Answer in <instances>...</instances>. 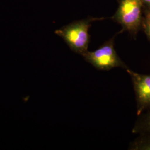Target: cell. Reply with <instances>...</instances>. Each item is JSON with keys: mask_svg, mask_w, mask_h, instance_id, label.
Listing matches in <instances>:
<instances>
[{"mask_svg": "<svg viewBox=\"0 0 150 150\" xmlns=\"http://www.w3.org/2000/svg\"><path fill=\"white\" fill-rule=\"evenodd\" d=\"M141 1L144 5V7L150 10V0H141Z\"/></svg>", "mask_w": 150, "mask_h": 150, "instance_id": "obj_8", "label": "cell"}, {"mask_svg": "<svg viewBox=\"0 0 150 150\" xmlns=\"http://www.w3.org/2000/svg\"><path fill=\"white\" fill-rule=\"evenodd\" d=\"M117 10L112 19L136 37L142 28L144 5L141 0H118Z\"/></svg>", "mask_w": 150, "mask_h": 150, "instance_id": "obj_2", "label": "cell"}, {"mask_svg": "<svg viewBox=\"0 0 150 150\" xmlns=\"http://www.w3.org/2000/svg\"><path fill=\"white\" fill-rule=\"evenodd\" d=\"M142 28L150 41V10L144 7Z\"/></svg>", "mask_w": 150, "mask_h": 150, "instance_id": "obj_7", "label": "cell"}, {"mask_svg": "<svg viewBox=\"0 0 150 150\" xmlns=\"http://www.w3.org/2000/svg\"><path fill=\"white\" fill-rule=\"evenodd\" d=\"M98 19L90 18L72 22L56 30L54 33L64 40L72 51L83 56L88 51L91 22Z\"/></svg>", "mask_w": 150, "mask_h": 150, "instance_id": "obj_1", "label": "cell"}, {"mask_svg": "<svg viewBox=\"0 0 150 150\" xmlns=\"http://www.w3.org/2000/svg\"><path fill=\"white\" fill-rule=\"evenodd\" d=\"M135 133L150 134V108L148 111L141 117L133 130Z\"/></svg>", "mask_w": 150, "mask_h": 150, "instance_id": "obj_5", "label": "cell"}, {"mask_svg": "<svg viewBox=\"0 0 150 150\" xmlns=\"http://www.w3.org/2000/svg\"><path fill=\"white\" fill-rule=\"evenodd\" d=\"M134 85L137 102V114L141 115L150 108V75H142L126 69Z\"/></svg>", "mask_w": 150, "mask_h": 150, "instance_id": "obj_4", "label": "cell"}, {"mask_svg": "<svg viewBox=\"0 0 150 150\" xmlns=\"http://www.w3.org/2000/svg\"><path fill=\"white\" fill-rule=\"evenodd\" d=\"M83 56L87 62L99 70H109L117 67L127 69L115 50L113 38L96 50L88 51Z\"/></svg>", "mask_w": 150, "mask_h": 150, "instance_id": "obj_3", "label": "cell"}, {"mask_svg": "<svg viewBox=\"0 0 150 150\" xmlns=\"http://www.w3.org/2000/svg\"><path fill=\"white\" fill-rule=\"evenodd\" d=\"M141 136L136 139L131 146L134 150H150V134L141 133Z\"/></svg>", "mask_w": 150, "mask_h": 150, "instance_id": "obj_6", "label": "cell"}]
</instances>
